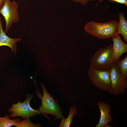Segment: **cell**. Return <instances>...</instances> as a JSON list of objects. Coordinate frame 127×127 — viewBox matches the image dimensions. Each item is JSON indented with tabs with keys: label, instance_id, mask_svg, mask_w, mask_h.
Segmentation results:
<instances>
[{
	"label": "cell",
	"instance_id": "cell-11",
	"mask_svg": "<svg viewBox=\"0 0 127 127\" xmlns=\"http://www.w3.org/2000/svg\"><path fill=\"white\" fill-rule=\"evenodd\" d=\"M119 21L118 24L119 34L123 36L126 43H127V22L123 12L119 14Z\"/></svg>",
	"mask_w": 127,
	"mask_h": 127
},
{
	"label": "cell",
	"instance_id": "cell-3",
	"mask_svg": "<svg viewBox=\"0 0 127 127\" xmlns=\"http://www.w3.org/2000/svg\"><path fill=\"white\" fill-rule=\"evenodd\" d=\"M114 63L112 44L96 52L90 61V67L102 71L109 70Z\"/></svg>",
	"mask_w": 127,
	"mask_h": 127
},
{
	"label": "cell",
	"instance_id": "cell-8",
	"mask_svg": "<svg viewBox=\"0 0 127 127\" xmlns=\"http://www.w3.org/2000/svg\"><path fill=\"white\" fill-rule=\"evenodd\" d=\"M100 112V116L98 123L95 127H104L109 122H112L113 119L111 116V107L109 104L99 101L97 102Z\"/></svg>",
	"mask_w": 127,
	"mask_h": 127
},
{
	"label": "cell",
	"instance_id": "cell-1",
	"mask_svg": "<svg viewBox=\"0 0 127 127\" xmlns=\"http://www.w3.org/2000/svg\"><path fill=\"white\" fill-rule=\"evenodd\" d=\"M118 24L116 20L104 23L90 21L85 25L84 29L90 35L100 39H107L119 34Z\"/></svg>",
	"mask_w": 127,
	"mask_h": 127
},
{
	"label": "cell",
	"instance_id": "cell-20",
	"mask_svg": "<svg viewBox=\"0 0 127 127\" xmlns=\"http://www.w3.org/2000/svg\"></svg>",
	"mask_w": 127,
	"mask_h": 127
},
{
	"label": "cell",
	"instance_id": "cell-19",
	"mask_svg": "<svg viewBox=\"0 0 127 127\" xmlns=\"http://www.w3.org/2000/svg\"><path fill=\"white\" fill-rule=\"evenodd\" d=\"M104 0H99L98 3Z\"/></svg>",
	"mask_w": 127,
	"mask_h": 127
},
{
	"label": "cell",
	"instance_id": "cell-12",
	"mask_svg": "<svg viewBox=\"0 0 127 127\" xmlns=\"http://www.w3.org/2000/svg\"><path fill=\"white\" fill-rule=\"evenodd\" d=\"M77 113V109L72 106L70 107L68 117L65 119L61 118V121L59 127H69L71 124L74 116Z\"/></svg>",
	"mask_w": 127,
	"mask_h": 127
},
{
	"label": "cell",
	"instance_id": "cell-7",
	"mask_svg": "<svg viewBox=\"0 0 127 127\" xmlns=\"http://www.w3.org/2000/svg\"><path fill=\"white\" fill-rule=\"evenodd\" d=\"M112 95H124L127 88V78L121 73L115 63L109 70Z\"/></svg>",
	"mask_w": 127,
	"mask_h": 127
},
{
	"label": "cell",
	"instance_id": "cell-17",
	"mask_svg": "<svg viewBox=\"0 0 127 127\" xmlns=\"http://www.w3.org/2000/svg\"><path fill=\"white\" fill-rule=\"evenodd\" d=\"M76 3H79L83 5L86 4L87 2L90 0H71Z\"/></svg>",
	"mask_w": 127,
	"mask_h": 127
},
{
	"label": "cell",
	"instance_id": "cell-18",
	"mask_svg": "<svg viewBox=\"0 0 127 127\" xmlns=\"http://www.w3.org/2000/svg\"><path fill=\"white\" fill-rule=\"evenodd\" d=\"M5 0H0V9L3 5Z\"/></svg>",
	"mask_w": 127,
	"mask_h": 127
},
{
	"label": "cell",
	"instance_id": "cell-4",
	"mask_svg": "<svg viewBox=\"0 0 127 127\" xmlns=\"http://www.w3.org/2000/svg\"><path fill=\"white\" fill-rule=\"evenodd\" d=\"M26 95V98L23 102L14 103L12 107L8 109V112L11 113L9 115V117L13 118L20 116L22 119H26L39 115H43L49 119L47 115L41 114L38 110H35L30 106V102L34 97V95L27 94Z\"/></svg>",
	"mask_w": 127,
	"mask_h": 127
},
{
	"label": "cell",
	"instance_id": "cell-13",
	"mask_svg": "<svg viewBox=\"0 0 127 127\" xmlns=\"http://www.w3.org/2000/svg\"><path fill=\"white\" fill-rule=\"evenodd\" d=\"M10 118L9 116L7 115L4 117L0 116V127H16L18 122L20 120L19 118L12 119Z\"/></svg>",
	"mask_w": 127,
	"mask_h": 127
},
{
	"label": "cell",
	"instance_id": "cell-5",
	"mask_svg": "<svg viewBox=\"0 0 127 127\" xmlns=\"http://www.w3.org/2000/svg\"><path fill=\"white\" fill-rule=\"evenodd\" d=\"M88 74L94 86L112 94L109 70H100L90 67L88 70Z\"/></svg>",
	"mask_w": 127,
	"mask_h": 127
},
{
	"label": "cell",
	"instance_id": "cell-2",
	"mask_svg": "<svg viewBox=\"0 0 127 127\" xmlns=\"http://www.w3.org/2000/svg\"><path fill=\"white\" fill-rule=\"evenodd\" d=\"M40 85L43 90V95L37 88L36 91L37 95L41 101V104L38 110L42 114H50L57 119L65 118L57 101L48 92L43 83Z\"/></svg>",
	"mask_w": 127,
	"mask_h": 127
},
{
	"label": "cell",
	"instance_id": "cell-15",
	"mask_svg": "<svg viewBox=\"0 0 127 127\" xmlns=\"http://www.w3.org/2000/svg\"><path fill=\"white\" fill-rule=\"evenodd\" d=\"M41 124H34L30 120V118L24 119L22 120H20L18 122L16 127H39Z\"/></svg>",
	"mask_w": 127,
	"mask_h": 127
},
{
	"label": "cell",
	"instance_id": "cell-6",
	"mask_svg": "<svg viewBox=\"0 0 127 127\" xmlns=\"http://www.w3.org/2000/svg\"><path fill=\"white\" fill-rule=\"evenodd\" d=\"M18 7V3L14 0L11 2L10 0H5L3 5L0 9V13L4 17L6 22L4 32L6 34L14 23L19 21Z\"/></svg>",
	"mask_w": 127,
	"mask_h": 127
},
{
	"label": "cell",
	"instance_id": "cell-9",
	"mask_svg": "<svg viewBox=\"0 0 127 127\" xmlns=\"http://www.w3.org/2000/svg\"><path fill=\"white\" fill-rule=\"evenodd\" d=\"M112 40L115 63L122 55L127 51V45L122 40L119 34L112 38Z\"/></svg>",
	"mask_w": 127,
	"mask_h": 127
},
{
	"label": "cell",
	"instance_id": "cell-10",
	"mask_svg": "<svg viewBox=\"0 0 127 127\" xmlns=\"http://www.w3.org/2000/svg\"><path fill=\"white\" fill-rule=\"evenodd\" d=\"M22 40L21 38H10L6 35L3 29L1 19L0 16V47L6 46L9 47L12 51L16 55L17 47L15 44Z\"/></svg>",
	"mask_w": 127,
	"mask_h": 127
},
{
	"label": "cell",
	"instance_id": "cell-16",
	"mask_svg": "<svg viewBox=\"0 0 127 127\" xmlns=\"http://www.w3.org/2000/svg\"><path fill=\"white\" fill-rule=\"evenodd\" d=\"M109 1L115 2L118 3L122 4L127 6V0H108Z\"/></svg>",
	"mask_w": 127,
	"mask_h": 127
},
{
	"label": "cell",
	"instance_id": "cell-14",
	"mask_svg": "<svg viewBox=\"0 0 127 127\" xmlns=\"http://www.w3.org/2000/svg\"><path fill=\"white\" fill-rule=\"evenodd\" d=\"M122 74L127 78V56L121 59H119L115 63Z\"/></svg>",
	"mask_w": 127,
	"mask_h": 127
}]
</instances>
